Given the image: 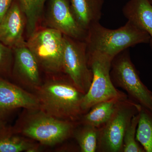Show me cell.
I'll use <instances>...</instances> for the list:
<instances>
[{"mask_svg":"<svg viewBox=\"0 0 152 152\" xmlns=\"http://www.w3.org/2000/svg\"><path fill=\"white\" fill-rule=\"evenodd\" d=\"M74 121L57 118L41 110L31 116L23 126V134L46 145L64 142L75 131Z\"/></svg>","mask_w":152,"mask_h":152,"instance_id":"cell-7","label":"cell"},{"mask_svg":"<svg viewBox=\"0 0 152 152\" xmlns=\"http://www.w3.org/2000/svg\"><path fill=\"white\" fill-rule=\"evenodd\" d=\"M123 13L128 20L148 34L152 49V5L148 0H129L123 7Z\"/></svg>","mask_w":152,"mask_h":152,"instance_id":"cell-14","label":"cell"},{"mask_svg":"<svg viewBox=\"0 0 152 152\" xmlns=\"http://www.w3.org/2000/svg\"><path fill=\"white\" fill-rule=\"evenodd\" d=\"M127 97L112 99L96 104L81 117V123L83 125L101 128L111 116L118 102Z\"/></svg>","mask_w":152,"mask_h":152,"instance_id":"cell-15","label":"cell"},{"mask_svg":"<svg viewBox=\"0 0 152 152\" xmlns=\"http://www.w3.org/2000/svg\"><path fill=\"white\" fill-rule=\"evenodd\" d=\"M110 76L114 86L126 91L130 99L152 111V92L141 80L129 49L112 60Z\"/></svg>","mask_w":152,"mask_h":152,"instance_id":"cell-4","label":"cell"},{"mask_svg":"<svg viewBox=\"0 0 152 152\" xmlns=\"http://www.w3.org/2000/svg\"><path fill=\"white\" fill-rule=\"evenodd\" d=\"M140 107L128 97L118 102L108 121L99 128L97 151L123 152L125 132Z\"/></svg>","mask_w":152,"mask_h":152,"instance_id":"cell-5","label":"cell"},{"mask_svg":"<svg viewBox=\"0 0 152 152\" xmlns=\"http://www.w3.org/2000/svg\"><path fill=\"white\" fill-rule=\"evenodd\" d=\"M136 139L145 152H152V111L141 106Z\"/></svg>","mask_w":152,"mask_h":152,"instance_id":"cell-17","label":"cell"},{"mask_svg":"<svg viewBox=\"0 0 152 152\" xmlns=\"http://www.w3.org/2000/svg\"><path fill=\"white\" fill-rule=\"evenodd\" d=\"M84 95L71 80H59L40 87L37 97L41 110L57 118L74 122L84 114L81 106Z\"/></svg>","mask_w":152,"mask_h":152,"instance_id":"cell-2","label":"cell"},{"mask_svg":"<svg viewBox=\"0 0 152 152\" xmlns=\"http://www.w3.org/2000/svg\"><path fill=\"white\" fill-rule=\"evenodd\" d=\"M20 5L12 4L10 8L0 22V42L15 48L26 44L23 37L26 18Z\"/></svg>","mask_w":152,"mask_h":152,"instance_id":"cell-10","label":"cell"},{"mask_svg":"<svg viewBox=\"0 0 152 152\" xmlns=\"http://www.w3.org/2000/svg\"><path fill=\"white\" fill-rule=\"evenodd\" d=\"M11 50L9 47L0 42V69L4 66L10 59Z\"/></svg>","mask_w":152,"mask_h":152,"instance_id":"cell-21","label":"cell"},{"mask_svg":"<svg viewBox=\"0 0 152 152\" xmlns=\"http://www.w3.org/2000/svg\"><path fill=\"white\" fill-rule=\"evenodd\" d=\"M18 108L36 110L40 108L39 102L37 97L0 78V109Z\"/></svg>","mask_w":152,"mask_h":152,"instance_id":"cell-11","label":"cell"},{"mask_svg":"<svg viewBox=\"0 0 152 152\" xmlns=\"http://www.w3.org/2000/svg\"><path fill=\"white\" fill-rule=\"evenodd\" d=\"M74 132L76 140L82 152L97 151L99 128L88 125Z\"/></svg>","mask_w":152,"mask_h":152,"instance_id":"cell-18","label":"cell"},{"mask_svg":"<svg viewBox=\"0 0 152 152\" xmlns=\"http://www.w3.org/2000/svg\"><path fill=\"white\" fill-rule=\"evenodd\" d=\"M27 46L39 66L50 73L63 71L64 34L53 28L36 31L29 37Z\"/></svg>","mask_w":152,"mask_h":152,"instance_id":"cell-6","label":"cell"},{"mask_svg":"<svg viewBox=\"0 0 152 152\" xmlns=\"http://www.w3.org/2000/svg\"><path fill=\"white\" fill-rule=\"evenodd\" d=\"M76 21L85 31L99 22L104 0H69Z\"/></svg>","mask_w":152,"mask_h":152,"instance_id":"cell-13","label":"cell"},{"mask_svg":"<svg viewBox=\"0 0 152 152\" xmlns=\"http://www.w3.org/2000/svg\"><path fill=\"white\" fill-rule=\"evenodd\" d=\"M148 34L128 20L116 29L104 27L99 22L87 31L85 42L87 53L99 52L113 59L121 52L141 44L150 42Z\"/></svg>","mask_w":152,"mask_h":152,"instance_id":"cell-1","label":"cell"},{"mask_svg":"<svg viewBox=\"0 0 152 152\" xmlns=\"http://www.w3.org/2000/svg\"><path fill=\"white\" fill-rule=\"evenodd\" d=\"M139 118V113L133 117L125 132L123 141V152H145L136 139Z\"/></svg>","mask_w":152,"mask_h":152,"instance_id":"cell-20","label":"cell"},{"mask_svg":"<svg viewBox=\"0 0 152 152\" xmlns=\"http://www.w3.org/2000/svg\"><path fill=\"white\" fill-rule=\"evenodd\" d=\"M87 58L93 77L91 86L82 101L84 114L98 103L128 96L116 88L112 82L110 70L113 59L99 52L87 53Z\"/></svg>","mask_w":152,"mask_h":152,"instance_id":"cell-3","label":"cell"},{"mask_svg":"<svg viewBox=\"0 0 152 152\" xmlns=\"http://www.w3.org/2000/svg\"><path fill=\"white\" fill-rule=\"evenodd\" d=\"M19 5L25 16L27 36L31 37L37 31L46 0H18Z\"/></svg>","mask_w":152,"mask_h":152,"instance_id":"cell-16","label":"cell"},{"mask_svg":"<svg viewBox=\"0 0 152 152\" xmlns=\"http://www.w3.org/2000/svg\"><path fill=\"white\" fill-rule=\"evenodd\" d=\"M63 68L78 89L86 94L92 80L88 65L86 43L64 35Z\"/></svg>","mask_w":152,"mask_h":152,"instance_id":"cell-8","label":"cell"},{"mask_svg":"<svg viewBox=\"0 0 152 152\" xmlns=\"http://www.w3.org/2000/svg\"><path fill=\"white\" fill-rule=\"evenodd\" d=\"M12 1L13 0H0V22L10 8Z\"/></svg>","mask_w":152,"mask_h":152,"instance_id":"cell-22","label":"cell"},{"mask_svg":"<svg viewBox=\"0 0 152 152\" xmlns=\"http://www.w3.org/2000/svg\"><path fill=\"white\" fill-rule=\"evenodd\" d=\"M37 147L26 140L17 137L0 138V152L37 151Z\"/></svg>","mask_w":152,"mask_h":152,"instance_id":"cell-19","label":"cell"},{"mask_svg":"<svg viewBox=\"0 0 152 152\" xmlns=\"http://www.w3.org/2000/svg\"><path fill=\"white\" fill-rule=\"evenodd\" d=\"M14 50V70L17 77L26 84L38 86L40 83L39 65L26 43Z\"/></svg>","mask_w":152,"mask_h":152,"instance_id":"cell-12","label":"cell"},{"mask_svg":"<svg viewBox=\"0 0 152 152\" xmlns=\"http://www.w3.org/2000/svg\"><path fill=\"white\" fill-rule=\"evenodd\" d=\"M150 2V3H151V4L152 5V0H148Z\"/></svg>","mask_w":152,"mask_h":152,"instance_id":"cell-23","label":"cell"},{"mask_svg":"<svg viewBox=\"0 0 152 152\" xmlns=\"http://www.w3.org/2000/svg\"><path fill=\"white\" fill-rule=\"evenodd\" d=\"M47 21L50 27L65 35L86 40L87 31L83 29L76 21L69 0H50Z\"/></svg>","mask_w":152,"mask_h":152,"instance_id":"cell-9","label":"cell"}]
</instances>
